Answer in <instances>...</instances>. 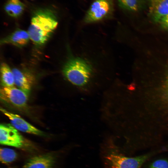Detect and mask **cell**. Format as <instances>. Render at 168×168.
I'll list each match as a JSON object with an SVG mask.
<instances>
[{"mask_svg":"<svg viewBox=\"0 0 168 168\" xmlns=\"http://www.w3.org/2000/svg\"><path fill=\"white\" fill-rule=\"evenodd\" d=\"M117 1L120 7L128 11L137 12L142 7L141 0H117Z\"/></svg>","mask_w":168,"mask_h":168,"instance_id":"14","label":"cell"},{"mask_svg":"<svg viewBox=\"0 0 168 168\" xmlns=\"http://www.w3.org/2000/svg\"><path fill=\"white\" fill-rule=\"evenodd\" d=\"M0 110L10 120L11 124L17 130L38 135L43 136L44 133L26 121L20 116L1 108Z\"/></svg>","mask_w":168,"mask_h":168,"instance_id":"7","label":"cell"},{"mask_svg":"<svg viewBox=\"0 0 168 168\" xmlns=\"http://www.w3.org/2000/svg\"><path fill=\"white\" fill-rule=\"evenodd\" d=\"M58 25L57 17L51 10L43 9L37 11L31 18L27 31L30 40L37 45L44 44Z\"/></svg>","mask_w":168,"mask_h":168,"instance_id":"1","label":"cell"},{"mask_svg":"<svg viewBox=\"0 0 168 168\" xmlns=\"http://www.w3.org/2000/svg\"><path fill=\"white\" fill-rule=\"evenodd\" d=\"M149 168H168V161L165 159H159L153 162Z\"/></svg>","mask_w":168,"mask_h":168,"instance_id":"16","label":"cell"},{"mask_svg":"<svg viewBox=\"0 0 168 168\" xmlns=\"http://www.w3.org/2000/svg\"><path fill=\"white\" fill-rule=\"evenodd\" d=\"M30 39L28 31L18 29L2 39L0 44H10L21 48L26 45Z\"/></svg>","mask_w":168,"mask_h":168,"instance_id":"10","label":"cell"},{"mask_svg":"<svg viewBox=\"0 0 168 168\" xmlns=\"http://www.w3.org/2000/svg\"><path fill=\"white\" fill-rule=\"evenodd\" d=\"M17 155L13 150L8 148H1L0 159L1 162L5 164H9L16 159Z\"/></svg>","mask_w":168,"mask_h":168,"instance_id":"15","label":"cell"},{"mask_svg":"<svg viewBox=\"0 0 168 168\" xmlns=\"http://www.w3.org/2000/svg\"><path fill=\"white\" fill-rule=\"evenodd\" d=\"M4 9L8 15L16 18L22 14L25 9V6L20 0H7L5 4Z\"/></svg>","mask_w":168,"mask_h":168,"instance_id":"12","label":"cell"},{"mask_svg":"<svg viewBox=\"0 0 168 168\" xmlns=\"http://www.w3.org/2000/svg\"><path fill=\"white\" fill-rule=\"evenodd\" d=\"M158 23L163 28L168 30V15L163 17Z\"/></svg>","mask_w":168,"mask_h":168,"instance_id":"17","label":"cell"},{"mask_svg":"<svg viewBox=\"0 0 168 168\" xmlns=\"http://www.w3.org/2000/svg\"><path fill=\"white\" fill-rule=\"evenodd\" d=\"M101 154L105 168H141L152 155L148 154L135 157L126 156L112 143L105 145L102 148Z\"/></svg>","mask_w":168,"mask_h":168,"instance_id":"2","label":"cell"},{"mask_svg":"<svg viewBox=\"0 0 168 168\" xmlns=\"http://www.w3.org/2000/svg\"><path fill=\"white\" fill-rule=\"evenodd\" d=\"M1 79L2 86L11 87L15 84L14 77L12 71L5 63H1L0 66Z\"/></svg>","mask_w":168,"mask_h":168,"instance_id":"13","label":"cell"},{"mask_svg":"<svg viewBox=\"0 0 168 168\" xmlns=\"http://www.w3.org/2000/svg\"><path fill=\"white\" fill-rule=\"evenodd\" d=\"M25 141L18 130L11 124H0L1 144L21 148L25 145Z\"/></svg>","mask_w":168,"mask_h":168,"instance_id":"6","label":"cell"},{"mask_svg":"<svg viewBox=\"0 0 168 168\" xmlns=\"http://www.w3.org/2000/svg\"><path fill=\"white\" fill-rule=\"evenodd\" d=\"M63 72L67 79L73 84L83 86L88 82L91 75L90 66L83 60L70 59L65 64Z\"/></svg>","mask_w":168,"mask_h":168,"instance_id":"3","label":"cell"},{"mask_svg":"<svg viewBox=\"0 0 168 168\" xmlns=\"http://www.w3.org/2000/svg\"><path fill=\"white\" fill-rule=\"evenodd\" d=\"M167 84H168V78H167Z\"/></svg>","mask_w":168,"mask_h":168,"instance_id":"18","label":"cell"},{"mask_svg":"<svg viewBox=\"0 0 168 168\" xmlns=\"http://www.w3.org/2000/svg\"><path fill=\"white\" fill-rule=\"evenodd\" d=\"M55 158L50 154L36 156L30 158L22 168H53Z\"/></svg>","mask_w":168,"mask_h":168,"instance_id":"11","label":"cell"},{"mask_svg":"<svg viewBox=\"0 0 168 168\" xmlns=\"http://www.w3.org/2000/svg\"><path fill=\"white\" fill-rule=\"evenodd\" d=\"M12 71L15 84L18 88L29 94L34 81L32 74L27 71L16 68L12 69Z\"/></svg>","mask_w":168,"mask_h":168,"instance_id":"9","label":"cell"},{"mask_svg":"<svg viewBox=\"0 0 168 168\" xmlns=\"http://www.w3.org/2000/svg\"><path fill=\"white\" fill-rule=\"evenodd\" d=\"M29 94L14 87L2 86L0 90L1 99L19 108H25L27 105Z\"/></svg>","mask_w":168,"mask_h":168,"instance_id":"5","label":"cell"},{"mask_svg":"<svg viewBox=\"0 0 168 168\" xmlns=\"http://www.w3.org/2000/svg\"><path fill=\"white\" fill-rule=\"evenodd\" d=\"M149 16L156 22H159L168 15V0H148Z\"/></svg>","mask_w":168,"mask_h":168,"instance_id":"8","label":"cell"},{"mask_svg":"<svg viewBox=\"0 0 168 168\" xmlns=\"http://www.w3.org/2000/svg\"><path fill=\"white\" fill-rule=\"evenodd\" d=\"M114 9L113 0H94L86 14L84 21L90 23L100 21L111 16Z\"/></svg>","mask_w":168,"mask_h":168,"instance_id":"4","label":"cell"}]
</instances>
